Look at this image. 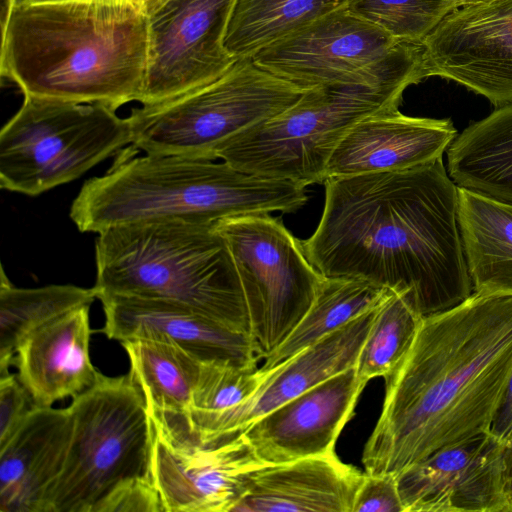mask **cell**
Wrapping results in <instances>:
<instances>
[{
    "mask_svg": "<svg viewBox=\"0 0 512 512\" xmlns=\"http://www.w3.org/2000/svg\"><path fill=\"white\" fill-rule=\"evenodd\" d=\"M320 222L300 240L325 277L408 291L419 313L474 293L458 224V186L442 158L417 167L328 178Z\"/></svg>",
    "mask_w": 512,
    "mask_h": 512,
    "instance_id": "1",
    "label": "cell"
},
{
    "mask_svg": "<svg viewBox=\"0 0 512 512\" xmlns=\"http://www.w3.org/2000/svg\"><path fill=\"white\" fill-rule=\"evenodd\" d=\"M512 377V296L473 293L423 317L385 379L365 472L397 478L435 452L491 431Z\"/></svg>",
    "mask_w": 512,
    "mask_h": 512,
    "instance_id": "2",
    "label": "cell"
},
{
    "mask_svg": "<svg viewBox=\"0 0 512 512\" xmlns=\"http://www.w3.org/2000/svg\"><path fill=\"white\" fill-rule=\"evenodd\" d=\"M1 32V76L24 96L114 110L141 99L149 18L130 5L69 0L14 6Z\"/></svg>",
    "mask_w": 512,
    "mask_h": 512,
    "instance_id": "3",
    "label": "cell"
},
{
    "mask_svg": "<svg viewBox=\"0 0 512 512\" xmlns=\"http://www.w3.org/2000/svg\"><path fill=\"white\" fill-rule=\"evenodd\" d=\"M214 161L127 152L104 175L83 184L70 218L80 232L98 234L130 223L215 224L250 214L293 213L308 200L301 184Z\"/></svg>",
    "mask_w": 512,
    "mask_h": 512,
    "instance_id": "4",
    "label": "cell"
},
{
    "mask_svg": "<svg viewBox=\"0 0 512 512\" xmlns=\"http://www.w3.org/2000/svg\"><path fill=\"white\" fill-rule=\"evenodd\" d=\"M95 258L97 299L118 295L170 301L251 335L241 281L215 224L114 226L98 233Z\"/></svg>",
    "mask_w": 512,
    "mask_h": 512,
    "instance_id": "5",
    "label": "cell"
},
{
    "mask_svg": "<svg viewBox=\"0 0 512 512\" xmlns=\"http://www.w3.org/2000/svg\"><path fill=\"white\" fill-rule=\"evenodd\" d=\"M71 437L48 512H98L125 484L151 479L154 423L130 375L98 374L68 407Z\"/></svg>",
    "mask_w": 512,
    "mask_h": 512,
    "instance_id": "6",
    "label": "cell"
},
{
    "mask_svg": "<svg viewBox=\"0 0 512 512\" xmlns=\"http://www.w3.org/2000/svg\"><path fill=\"white\" fill-rule=\"evenodd\" d=\"M404 90L354 83L311 88L288 109L231 138L216 159L245 173L305 187L324 183L344 135L363 118L398 108Z\"/></svg>",
    "mask_w": 512,
    "mask_h": 512,
    "instance_id": "7",
    "label": "cell"
},
{
    "mask_svg": "<svg viewBox=\"0 0 512 512\" xmlns=\"http://www.w3.org/2000/svg\"><path fill=\"white\" fill-rule=\"evenodd\" d=\"M308 90L265 71L251 58L238 59L201 88L133 109L128 116L131 144L147 154L216 160L223 144L288 109Z\"/></svg>",
    "mask_w": 512,
    "mask_h": 512,
    "instance_id": "8",
    "label": "cell"
},
{
    "mask_svg": "<svg viewBox=\"0 0 512 512\" xmlns=\"http://www.w3.org/2000/svg\"><path fill=\"white\" fill-rule=\"evenodd\" d=\"M128 117L97 103L24 96L0 131V186L37 196L131 144Z\"/></svg>",
    "mask_w": 512,
    "mask_h": 512,
    "instance_id": "9",
    "label": "cell"
},
{
    "mask_svg": "<svg viewBox=\"0 0 512 512\" xmlns=\"http://www.w3.org/2000/svg\"><path fill=\"white\" fill-rule=\"evenodd\" d=\"M251 59L307 89L336 83L406 89L424 79L420 44L396 42L346 7L262 48Z\"/></svg>",
    "mask_w": 512,
    "mask_h": 512,
    "instance_id": "10",
    "label": "cell"
},
{
    "mask_svg": "<svg viewBox=\"0 0 512 512\" xmlns=\"http://www.w3.org/2000/svg\"><path fill=\"white\" fill-rule=\"evenodd\" d=\"M235 263L251 335L265 359L306 314L324 276L308 261L300 240L269 213L215 223Z\"/></svg>",
    "mask_w": 512,
    "mask_h": 512,
    "instance_id": "11",
    "label": "cell"
},
{
    "mask_svg": "<svg viewBox=\"0 0 512 512\" xmlns=\"http://www.w3.org/2000/svg\"><path fill=\"white\" fill-rule=\"evenodd\" d=\"M235 0H168L149 17L148 63L140 103L150 106L201 88L238 60L224 47Z\"/></svg>",
    "mask_w": 512,
    "mask_h": 512,
    "instance_id": "12",
    "label": "cell"
},
{
    "mask_svg": "<svg viewBox=\"0 0 512 512\" xmlns=\"http://www.w3.org/2000/svg\"><path fill=\"white\" fill-rule=\"evenodd\" d=\"M422 46L425 78L452 80L496 108L512 103V0L455 9Z\"/></svg>",
    "mask_w": 512,
    "mask_h": 512,
    "instance_id": "13",
    "label": "cell"
},
{
    "mask_svg": "<svg viewBox=\"0 0 512 512\" xmlns=\"http://www.w3.org/2000/svg\"><path fill=\"white\" fill-rule=\"evenodd\" d=\"M154 429L152 477L165 512H232L267 466L241 433L200 444Z\"/></svg>",
    "mask_w": 512,
    "mask_h": 512,
    "instance_id": "14",
    "label": "cell"
},
{
    "mask_svg": "<svg viewBox=\"0 0 512 512\" xmlns=\"http://www.w3.org/2000/svg\"><path fill=\"white\" fill-rule=\"evenodd\" d=\"M507 469L491 431L441 449L398 477L404 512H510Z\"/></svg>",
    "mask_w": 512,
    "mask_h": 512,
    "instance_id": "15",
    "label": "cell"
},
{
    "mask_svg": "<svg viewBox=\"0 0 512 512\" xmlns=\"http://www.w3.org/2000/svg\"><path fill=\"white\" fill-rule=\"evenodd\" d=\"M366 384L351 367L265 414L241 434L267 465L332 452Z\"/></svg>",
    "mask_w": 512,
    "mask_h": 512,
    "instance_id": "16",
    "label": "cell"
},
{
    "mask_svg": "<svg viewBox=\"0 0 512 512\" xmlns=\"http://www.w3.org/2000/svg\"><path fill=\"white\" fill-rule=\"evenodd\" d=\"M105 314L102 329L120 343L153 339L173 343L201 362L257 367L261 359L253 337L178 303L133 296L99 299Z\"/></svg>",
    "mask_w": 512,
    "mask_h": 512,
    "instance_id": "17",
    "label": "cell"
},
{
    "mask_svg": "<svg viewBox=\"0 0 512 512\" xmlns=\"http://www.w3.org/2000/svg\"><path fill=\"white\" fill-rule=\"evenodd\" d=\"M378 306L270 370L250 398L206 423L193 440L205 444L234 437L306 390L354 367Z\"/></svg>",
    "mask_w": 512,
    "mask_h": 512,
    "instance_id": "18",
    "label": "cell"
},
{
    "mask_svg": "<svg viewBox=\"0 0 512 512\" xmlns=\"http://www.w3.org/2000/svg\"><path fill=\"white\" fill-rule=\"evenodd\" d=\"M457 136L452 121L384 109L357 122L334 149L326 179L403 170L431 163Z\"/></svg>",
    "mask_w": 512,
    "mask_h": 512,
    "instance_id": "19",
    "label": "cell"
},
{
    "mask_svg": "<svg viewBox=\"0 0 512 512\" xmlns=\"http://www.w3.org/2000/svg\"><path fill=\"white\" fill-rule=\"evenodd\" d=\"M71 427L68 408L36 406L0 446V512H48Z\"/></svg>",
    "mask_w": 512,
    "mask_h": 512,
    "instance_id": "20",
    "label": "cell"
},
{
    "mask_svg": "<svg viewBox=\"0 0 512 512\" xmlns=\"http://www.w3.org/2000/svg\"><path fill=\"white\" fill-rule=\"evenodd\" d=\"M90 305L73 309L37 328L18 345V379L37 407L81 394L99 372L90 358Z\"/></svg>",
    "mask_w": 512,
    "mask_h": 512,
    "instance_id": "21",
    "label": "cell"
},
{
    "mask_svg": "<svg viewBox=\"0 0 512 512\" xmlns=\"http://www.w3.org/2000/svg\"><path fill=\"white\" fill-rule=\"evenodd\" d=\"M364 474L335 451L267 465L251 474L232 512H352Z\"/></svg>",
    "mask_w": 512,
    "mask_h": 512,
    "instance_id": "22",
    "label": "cell"
},
{
    "mask_svg": "<svg viewBox=\"0 0 512 512\" xmlns=\"http://www.w3.org/2000/svg\"><path fill=\"white\" fill-rule=\"evenodd\" d=\"M458 224L474 292L512 296V204L458 187Z\"/></svg>",
    "mask_w": 512,
    "mask_h": 512,
    "instance_id": "23",
    "label": "cell"
},
{
    "mask_svg": "<svg viewBox=\"0 0 512 512\" xmlns=\"http://www.w3.org/2000/svg\"><path fill=\"white\" fill-rule=\"evenodd\" d=\"M120 344L130 360L129 375L143 393L153 422L184 431L201 361L166 341L133 339Z\"/></svg>",
    "mask_w": 512,
    "mask_h": 512,
    "instance_id": "24",
    "label": "cell"
},
{
    "mask_svg": "<svg viewBox=\"0 0 512 512\" xmlns=\"http://www.w3.org/2000/svg\"><path fill=\"white\" fill-rule=\"evenodd\" d=\"M447 164L458 187L512 204V103L457 134Z\"/></svg>",
    "mask_w": 512,
    "mask_h": 512,
    "instance_id": "25",
    "label": "cell"
},
{
    "mask_svg": "<svg viewBox=\"0 0 512 512\" xmlns=\"http://www.w3.org/2000/svg\"><path fill=\"white\" fill-rule=\"evenodd\" d=\"M391 289L348 277L323 278L310 308L288 337L265 359L268 372L305 348L381 304Z\"/></svg>",
    "mask_w": 512,
    "mask_h": 512,
    "instance_id": "26",
    "label": "cell"
},
{
    "mask_svg": "<svg viewBox=\"0 0 512 512\" xmlns=\"http://www.w3.org/2000/svg\"><path fill=\"white\" fill-rule=\"evenodd\" d=\"M349 0H235L224 47L236 59L262 48L318 18L346 7Z\"/></svg>",
    "mask_w": 512,
    "mask_h": 512,
    "instance_id": "27",
    "label": "cell"
},
{
    "mask_svg": "<svg viewBox=\"0 0 512 512\" xmlns=\"http://www.w3.org/2000/svg\"><path fill=\"white\" fill-rule=\"evenodd\" d=\"M97 299L94 287L48 285L15 287L3 267L0 277V376L10 373L21 341L49 321Z\"/></svg>",
    "mask_w": 512,
    "mask_h": 512,
    "instance_id": "28",
    "label": "cell"
},
{
    "mask_svg": "<svg viewBox=\"0 0 512 512\" xmlns=\"http://www.w3.org/2000/svg\"><path fill=\"white\" fill-rule=\"evenodd\" d=\"M423 316L408 291L391 290L378 306L355 368L368 383L389 376L410 349Z\"/></svg>",
    "mask_w": 512,
    "mask_h": 512,
    "instance_id": "29",
    "label": "cell"
},
{
    "mask_svg": "<svg viewBox=\"0 0 512 512\" xmlns=\"http://www.w3.org/2000/svg\"><path fill=\"white\" fill-rule=\"evenodd\" d=\"M269 374L258 367L201 362L182 436L193 440L206 423L250 398Z\"/></svg>",
    "mask_w": 512,
    "mask_h": 512,
    "instance_id": "30",
    "label": "cell"
},
{
    "mask_svg": "<svg viewBox=\"0 0 512 512\" xmlns=\"http://www.w3.org/2000/svg\"><path fill=\"white\" fill-rule=\"evenodd\" d=\"M459 0H349L346 8L396 42L422 44Z\"/></svg>",
    "mask_w": 512,
    "mask_h": 512,
    "instance_id": "31",
    "label": "cell"
},
{
    "mask_svg": "<svg viewBox=\"0 0 512 512\" xmlns=\"http://www.w3.org/2000/svg\"><path fill=\"white\" fill-rule=\"evenodd\" d=\"M352 512H404L398 478L365 472L354 498Z\"/></svg>",
    "mask_w": 512,
    "mask_h": 512,
    "instance_id": "32",
    "label": "cell"
},
{
    "mask_svg": "<svg viewBox=\"0 0 512 512\" xmlns=\"http://www.w3.org/2000/svg\"><path fill=\"white\" fill-rule=\"evenodd\" d=\"M36 405L15 374L0 376V446Z\"/></svg>",
    "mask_w": 512,
    "mask_h": 512,
    "instance_id": "33",
    "label": "cell"
},
{
    "mask_svg": "<svg viewBox=\"0 0 512 512\" xmlns=\"http://www.w3.org/2000/svg\"><path fill=\"white\" fill-rule=\"evenodd\" d=\"M165 512L154 481L139 479L113 492L100 505L98 512Z\"/></svg>",
    "mask_w": 512,
    "mask_h": 512,
    "instance_id": "34",
    "label": "cell"
},
{
    "mask_svg": "<svg viewBox=\"0 0 512 512\" xmlns=\"http://www.w3.org/2000/svg\"><path fill=\"white\" fill-rule=\"evenodd\" d=\"M491 432L507 448H512V377L504 402L492 425Z\"/></svg>",
    "mask_w": 512,
    "mask_h": 512,
    "instance_id": "35",
    "label": "cell"
},
{
    "mask_svg": "<svg viewBox=\"0 0 512 512\" xmlns=\"http://www.w3.org/2000/svg\"><path fill=\"white\" fill-rule=\"evenodd\" d=\"M69 1V0H66ZM105 3H116L130 5L148 18L154 15L168 0H91Z\"/></svg>",
    "mask_w": 512,
    "mask_h": 512,
    "instance_id": "36",
    "label": "cell"
},
{
    "mask_svg": "<svg viewBox=\"0 0 512 512\" xmlns=\"http://www.w3.org/2000/svg\"><path fill=\"white\" fill-rule=\"evenodd\" d=\"M507 484L510 500V512H512V448H507Z\"/></svg>",
    "mask_w": 512,
    "mask_h": 512,
    "instance_id": "37",
    "label": "cell"
},
{
    "mask_svg": "<svg viewBox=\"0 0 512 512\" xmlns=\"http://www.w3.org/2000/svg\"><path fill=\"white\" fill-rule=\"evenodd\" d=\"M62 1H66V0H15V6L47 4V3H55V2H62Z\"/></svg>",
    "mask_w": 512,
    "mask_h": 512,
    "instance_id": "38",
    "label": "cell"
},
{
    "mask_svg": "<svg viewBox=\"0 0 512 512\" xmlns=\"http://www.w3.org/2000/svg\"><path fill=\"white\" fill-rule=\"evenodd\" d=\"M461 5H466V4H471V3H476V2H482V1H487V0H459Z\"/></svg>",
    "mask_w": 512,
    "mask_h": 512,
    "instance_id": "39",
    "label": "cell"
}]
</instances>
